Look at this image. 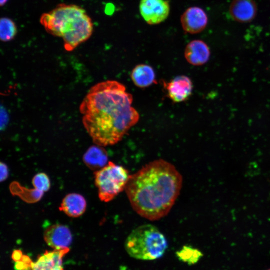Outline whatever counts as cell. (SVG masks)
Here are the masks:
<instances>
[{"instance_id":"6","label":"cell","mask_w":270,"mask_h":270,"mask_svg":"<svg viewBox=\"0 0 270 270\" xmlns=\"http://www.w3.org/2000/svg\"><path fill=\"white\" fill-rule=\"evenodd\" d=\"M140 12L144 20L149 24H156L168 18L170 10L166 0H140Z\"/></svg>"},{"instance_id":"1","label":"cell","mask_w":270,"mask_h":270,"mask_svg":"<svg viewBox=\"0 0 270 270\" xmlns=\"http://www.w3.org/2000/svg\"><path fill=\"white\" fill-rule=\"evenodd\" d=\"M132 103V95L116 80L102 82L90 89L80 110L84 126L95 144L118 143L138 122L139 114Z\"/></svg>"},{"instance_id":"9","label":"cell","mask_w":270,"mask_h":270,"mask_svg":"<svg viewBox=\"0 0 270 270\" xmlns=\"http://www.w3.org/2000/svg\"><path fill=\"white\" fill-rule=\"evenodd\" d=\"M69 248L46 250L30 264V270H64L63 257L69 252Z\"/></svg>"},{"instance_id":"2","label":"cell","mask_w":270,"mask_h":270,"mask_svg":"<svg viewBox=\"0 0 270 270\" xmlns=\"http://www.w3.org/2000/svg\"><path fill=\"white\" fill-rule=\"evenodd\" d=\"M182 184V176L176 167L159 159L146 164L130 175L124 190L138 214L156 220L170 212Z\"/></svg>"},{"instance_id":"19","label":"cell","mask_w":270,"mask_h":270,"mask_svg":"<svg viewBox=\"0 0 270 270\" xmlns=\"http://www.w3.org/2000/svg\"><path fill=\"white\" fill-rule=\"evenodd\" d=\"M0 182L5 180L8 175V170L7 166L2 162H0Z\"/></svg>"},{"instance_id":"5","label":"cell","mask_w":270,"mask_h":270,"mask_svg":"<svg viewBox=\"0 0 270 270\" xmlns=\"http://www.w3.org/2000/svg\"><path fill=\"white\" fill-rule=\"evenodd\" d=\"M130 175L122 166L109 161L106 165L94 172V183L100 200L108 202L125 190Z\"/></svg>"},{"instance_id":"18","label":"cell","mask_w":270,"mask_h":270,"mask_svg":"<svg viewBox=\"0 0 270 270\" xmlns=\"http://www.w3.org/2000/svg\"><path fill=\"white\" fill-rule=\"evenodd\" d=\"M32 184L35 188L44 192L48 191L50 186V178L44 172L36 174L32 179Z\"/></svg>"},{"instance_id":"3","label":"cell","mask_w":270,"mask_h":270,"mask_svg":"<svg viewBox=\"0 0 270 270\" xmlns=\"http://www.w3.org/2000/svg\"><path fill=\"white\" fill-rule=\"evenodd\" d=\"M40 23L50 34L60 37L65 50H73L87 40L93 32V23L86 11L73 4H60L44 13Z\"/></svg>"},{"instance_id":"15","label":"cell","mask_w":270,"mask_h":270,"mask_svg":"<svg viewBox=\"0 0 270 270\" xmlns=\"http://www.w3.org/2000/svg\"><path fill=\"white\" fill-rule=\"evenodd\" d=\"M130 77L133 83L140 88H145L156 83L154 69L146 64L136 66L132 70Z\"/></svg>"},{"instance_id":"14","label":"cell","mask_w":270,"mask_h":270,"mask_svg":"<svg viewBox=\"0 0 270 270\" xmlns=\"http://www.w3.org/2000/svg\"><path fill=\"white\" fill-rule=\"evenodd\" d=\"M103 146L98 145L90 147L83 156L84 164L90 170H98L108 163V155Z\"/></svg>"},{"instance_id":"16","label":"cell","mask_w":270,"mask_h":270,"mask_svg":"<svg viewBox=\"0 0 270 270\" xmlns=\"http://www.w3.org/2000/svg\"><path fill=\"white\" fill-rule=\"evenodd\" d=\"M178 258L188 264H196L203 256L198 249L189 246H184L176 252Z\"/></svg>"},{"instance_id":"21","label":"cell","mask_w":270,"mask_h":270,"mask_svg":"<svg viewBox=\"0 0 270 270\" xmlns=\"http://www.w3.org/2000/svg\"><path fill=\"white\" fill-rule=\"evenodd\" d=\"M268 270H270V269Z\"/></svg>"},{"instance_id":"4","label":"cell","mask_w":270,"mask_h":270,"mask_svg":"<svg viewBox=\"0 0 270 270\" xmlns=\"http://www.w3.org/2000/svg\"><path fill=\"white\" fill-rule=\"evenodd\" d=\"M165 236L154 225L142 224L134 229L126 238L124 248L132 258L141 260L160 258L168 248Z\"/></svg>"},{"instance_id":"20","label":"cell","mask_w":270,"mask_h":270,"mask_svg":"<svg viewBox=\"0 0 270 270\" xmlns=\"http://www.w3.org/2000/svg\"><path fill=\"white\" fill-rule=\"evenodd\" d=\"M8 0H0V5L1 6L4 5L6 2Z\"/></svg>"},{"instance_id":"11","label":"cell","mask_w":270,"mask_h":270,"mask_svg":"<svg viewBox=\"0 0 270 270\" xmlns=\"http://www.w3.org/2000/svg\"><path fill=\"white\" fill-rule=\"evenodd\" d=\"M232 18L240 22L252 21L257 13V6L254 0H232L229 7Z\"/></svg>"},{"instance_id":"10","label":"cell","mask_w":270,"mask_h":270,"mask_svg":"<svg viewBox=\"0 0 270 270\" xmlns=\"http://www.w3.org/2000/svg\"><path fill=\"white\" fill-rule=\"evenodd\" d=\"M163 83L168 96L175 102L186 100L192 94V83L191 80L186 76H179L168 82H164Z\"/></svg>"},{"instance_id":"8","label":"cell","mask_w":270,"mask_h":270,"mask_svg":"<svg viewBox=\"0 0 270 270\" xmlns=\"http://www.w3.org/2000/svg\"><path fill=\"white\" fill-rule=\"evenodd\" d=\"M208 18L200 8L192 6L186 9L180 17L182 28L185 32L191 34L202 31L206 27Z\"/></svg>"},{"instance_id":"7","label":"cell","mask_w":270,"mask_h":270,"mask_svg":"<svg viewBox=\"0 0 270 270\" xmlns=\"http://www.w3.org/2000/svg\"><path fill=\"white\" fill-rule=\"evenodd\" d=\"M44 238L46 244L53 250H60L69 248L72 242V234L68 226L54 224L45 230Z\"/></svg>"},{"instance_id":"12","label":"cell","mask_w":270,"mask_h":270,"mask_svg":"<svg viewBox=\"0 0 270 270\" xmlns=\"http://www.w3.org/2000/svg\"><path fill=\"white\" fill-rule=\"evenodd\" d=\"M184 54L189 64L194 66H201L208 60L210 50L205 42L202 40H196L187 44Z\"/></svg>"},{"instance_id":"13","label":"cell","mask_w":270,"mask_h":270,"mask_svg":"<svg viewBox=\"0 0 270 270\" xmlns=\"http://www.w3.org/2000/svg\"><path fill=\"white\" fill-rule=\"evenodd\" d=\"M86 208V202L82 195L77 193H70L64 197L59 210L68 216L77 218L85 212Z\"/></svg>"},{"instance_id":"17","label":"cell","mask_w":270,"mask_h":270,"mask_svg":"<svg viewBox=\"0 0 270 270\" xmlns=\"http://www.w3.org/2000/svg\"><path fill=\"white\" fill-rule=\"evenodd\" d=\"M17 29L14 22L8 18H2L0 21V38L4 42L10 40L16 35Z\"/></svg>"}]
</instances>
